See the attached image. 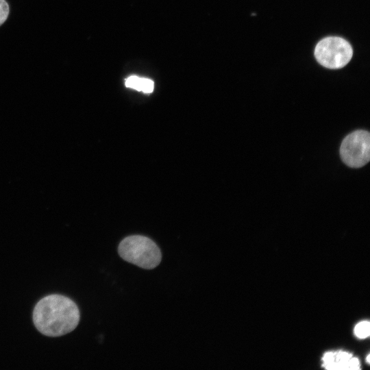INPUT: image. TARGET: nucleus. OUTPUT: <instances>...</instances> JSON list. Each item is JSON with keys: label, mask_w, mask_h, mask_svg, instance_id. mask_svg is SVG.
I'll return each mask as SVG.
<instances>
[{"label": "nucleus", "mask_w": 370, "mask_h": 370, "mask_svg": "<svg viewBox=\"0 0 370 370\" xmlns=\"http://www.w3.org/2000/svg\"><path fill=\"white\" fill-rule=\"evenodd\" d=\"M80 319L77 304L70 298L58 294L40 299L33 311V321L42 334L56 337L73 331Z\"/></svg>", "instance_id": "1"}, {"label": "nucleus", "mask_w": 370, "mask_h": 370, "mask_svg": "<svg viewBox=\"0 0 370 370\" xmlns=\"http://www.w3.org/2000/svg\"><path fill=\"white\" fill-rule=\"evenodd\" d=\"M118 252L124 260L145 269H154L162 259L158 246L151 239L141 235L123 238L119 243Z\"/></svg>", "instance_id": "2"}, {"label": "nucleus", "mask_w": 370, "mask_h": 370, "mask_svg": "<svg viewBox=\"0 0 370 370\" xmlns=\"http://www.w3.org/2000/svg\"><path fill=\"white\" fill-rule=\"evenodd\" d=\"M353 50L350 44L340 37H327L317 45L314 56L317 62L329 69H340L351 60Z\"/></svg>", "instance_id": "3"}, {"label": "nucleus", "mask_w": 370, "mask_h": 370, "mask_svg": "<svg viewBox=\"0 0 370 370\" xmlns=\"http://www.w3.org/2000/svg\"><path fill=\"white\" fill-rule=\"evenodd\" d=\"M343 162L349 167L365 166L370 158V138L369 132L356 130L345 137L340 147Z\"/></svg>", "instance_id": "4"}, {"label": "nucleus", "mask_w": 370, "mask_h": 370, "mask_svg": "<svg viewBox=\"0 0 370 370\" xmlns=\"http://www.w3.org/2000/svg\"><path fill=\"white\" fill-rule=\"evenodd\" d=\"M352 357V354L338 351L334 352V358L332 362L323 365L327 369H351L350 359Z\"/></svg>", "instance_id": "5"}, {"label": "nucleus", "mask_w": 370, "mask_h": 370, "mask_svg": "<svg viewBox=\"0 0 370 370\" xmlns=\"http://www.w3.org/2000/svg\"><path fill=\"white\" fill-rule=\"evenodd\" d=\"M369 327L370 324L369 321H363L358 323L354 328V333L356 336L360 338L369 336Z\"/></svg>", "instance_id": "6"}, {"label": "nucleus", "mask_w": 370, "mask_h": 370, "mask_svg": "<svg viewBox=\"0 0 370 370\" xmlns=\"http://www.w3.org/2000/svg\"><path fill=\"white\" fill-rule=\"evenodd\" d=\"M142 77L138 76H130L125 80V86L127 88L140 91Z\"/></svg>", "instance_id": "7"}, {"label": "nucleus", "mask_w": 370, "mask_h": 370, "mask_svg": "<svg viewBox=\"0 0 370 370\" xmlns=\"http://www.w3.org/2000/svg\"><path fill=\"white\" fill-rule=\"evenodd\" d=\"M9 14V5L5 0H0V25L7 19Z\"/></svg>", "instance_id": "8"}, {"label": "nucleus", "mask_w": 370, "mask_h": 370, "mask_svg": "<svg viewBox=\"0 0 370 370\" xmlns=\"http://www.w3.org/2000/svg\"><path fill=\"white\" fill-rule=\"evenodd\" d=\"M153 87L154 84L152 80L142 77L140 91L145 93H150L153 91Z\"/></svg>", "instance_id": "9"}, {"label": "nucleus", "mask_w": 370, "mask_h": 370, "mask_svg": "<svg viewBox=\"0 0 370 370\" xmlns=\"http://www.w3.org/2000/svg\"><path fill=\"white\" fill-rule=\"evenodd\" d=\"M367 361L368 363H369V355H368L367 357Z\"/></svg>", "instance_id": "10"}]
</instances>
